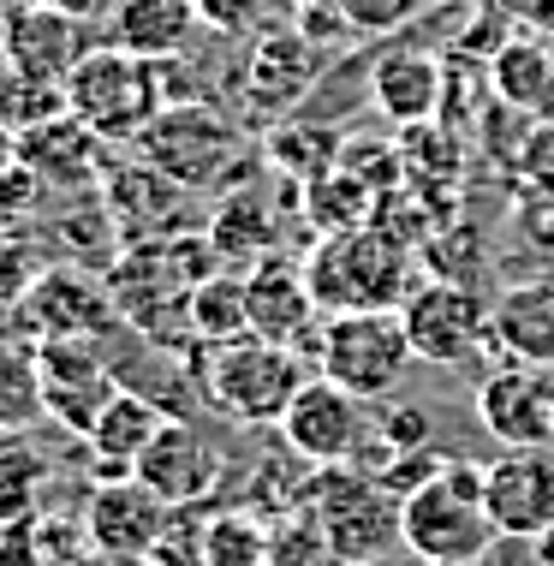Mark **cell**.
Listing matches in <instances>:
<instances>
[{
  "mask_svg": "<svg viewBox=\"0 0 554 566\" xmlns=\"http://www.w3.org/2000/svg\"><path fill=\"white\" fill-rule=\"evenodd\" d=\"M304 281L322 304L334 311H399L418 286V263L411 244L394 239L388 227H352V233H322V244L304 256Z\"/></svg>",
  "mask_w": 554,
  "mask_h": 566,
  "instance_id": "6da1fadb",
  "label": "cell"
},
{
  "mask_svg": "<svg viewBox=\"0 0 554 566\" xmlns=\"http://www.w3.org/2000/svg\"><path fill=\"white\" fill-rule=\"evenodd\" d=\"M495 537L501 531L483 507V465L448 459L424 489L399 501V543L424 566H477Z\"/></svg>",
  "mask_w": 554,
  "mask_h": 566,
  "instance_id": "7a4b0ae2",
  "label": "cell"
},
{
  "mask_svg": "<svg viewBox=\"0 0 554 566\" xmlns=\"http://www.w3.org/2000/svg\"><path fill=\"white\" fill-rule=\"evenodd\" d=\"M161 72L167 60H144V54L114 49V42H96L84 54V66L66 78V102L102 144H137L149 132V119L174 102Z\"/></svg>",
  "mask_w": 554,
  "mask_h": 566,
  "instance_id": "3957f363",
  "label": "cell"
},
{
  "mask_svg": "<svg viewBox=\"0 0 554 566\" xmlns=\"http://www.w3.org/2000/svg\"><path fill=\"white\" fill-rule=\"evenodd\" d=\"M203 400L215 411H227L233 423H281L292 394L311 381L304 358L292 346H274V340H227V346H203Z\"/></svg>",
  "mask_w": 554,
  "mask_h": 566,
  "instance_id": "277c9868",
  "label": "cell"
},
{
  "mask_svg": "<svg viewBox=\"0 0 554 566\" xmlns=\"http://www.w3.org/2000/svg\"><path fill=\"white\" fill-rule=\"evenodd\" d=\"M311 352H316V376L341 381L358 400H388L399 388V376L418 364L399 311H334V316H322Z\"/></svg>",
  "mask_w": 554,
  "mask_h": 566,
  "instance_id": "5b68a950",
  "label": "cell"
},
{
  "mask_svg": "<svg viewBox=\"0 0 554 566\" xmlns=\"http://www.w3.org/2000/svg\"><path fill=\"white\" fill-rule=\"evenodd\" d=\"M311 518L341 566H369L399 543V501L352 465H322L311 489Z\"/></svg>",
  "mask_w": 554,
  "mask_h": 566,
  "instance_id": "8992f818",
  "label": "cell"
},
{
  "mask_svg": "<svg viewBox=\"0 0 554 566\" xmlns=\"http://www.w3.org/2000/svg\"><path fill=\"white\" fill-rule=\"evenodd\" d=\"M132 149L137 161L179 179L185 191H203L239 161V126L221 108H209V102H167Z\"/></svg>",
  "mask_w": 554,
  "mask_h": 566,
  "instance_id": "52a82bcc",
  "label": "cell"
},
{
  "mask_svg": "<svg viewBox=\"0 0 554 566\" xmlns=\"http://www.w3.org/2000/svg\"><path fill=\"white\" fill-rule=\"evenodd\" d=\"M399 323L418 364H441V370H459L489 346V304L459 281H418L399 304Z\"/></svg>",
  "mask_w": 554,
  "mask_h": 566,
  "instance_id": "ba28073f",
  "label": "cell"
},
{
  "mask_svg": "<svg viewBox=\"0 0 554 566\" xmlns=\"http://www.w3.org/2000/svg\"><path fill=\"white\" fill-rule=\"evenodd\" d=\"M96 49V30L79 12L54 7V0H19L0 19V60L24 78L42 84H66L84 66V54Z\"/></svg>",
  "mask_w": 554,
  "mask_h": 566,
  "instance_id": "9c48e42d",
  "label": "cell"
},
{
  "mask_svg": "<svg viewBox=\"0 0 554 566\" xmlns=\"http://www.w3.org/2000/svg\"><path fill=\"white\" fill-rule=\"evenodd\" d=\"M369 400H358L352 388H341V381L328 376H311L299 394H292L286 418L274 423L281 430V441L299 459H311V465H352L369 436Z\"/></svg>",
  "mask_w": 554,
  "mask_h": 566,
  "instance_id": "30bf717a",
  "label": "cell"
},
{
  "mask_svg": "<svg viewBox=\"0 0 554 566\" xmlns=\"http://www.w3.org/2000/svg\"><path fill=\"white\" fill-rule=\"evenodd\" d=\"M221 478H227V453L185 418H167L156 430V441H149L132 465V483H144L149 495L174 513L209 501L215 489H221Z\"/></svg>",
  "mask_w": 554,
  "mask_h": 566,
  "instance_id": "8fae6325",
  "label": "cell"
},
{
  "mask_svg": "<svg viewBox=\"0 0 554 566\" xmlns=\"http://www.w3.org/2000/svg\"><path fill=\"white\" fill-rule=\"evenodd\" d=\"M483 507L501 537H543L554 525V448H501V459L483 465Z\"/></svg>",
  "mask_w": 554,
  "mask_h": 566,
  "instance_id": "7c38bea8",
  "label": "cell"
},
{
  "mask_svg": "<svg viewBox=\"0 0 554 566\" xmlns=\"http://www.w3.org/2000/svg\"><path fill=\"white\" fill-rule=\"evenodd\" d=\"M322 66H328L322 42H311L299 24H274L263 36H251V54L239 66V96L263 114H292L316 90Z\"/></svg>",
  "mask_w": 554,
  "mask_h": 566,
  "instance_id": "4fadbf2b",
  "label": "cell"
},
{
  "mask_svg": "<svg viewBox=\"0 0 554 566\" xmlns=\"http://www.w3.org/2000/svg\"><path fill=\"white\" fill-rule=\"evenodd\" d=\"M19 323L36 334V340H96L119 323L114 286L96 281L84 269H42L36 286H30Z\"/></svg>",
  "mask_w": 554,
  "mask_h": 566,
  "instance_id": "5bb4252c",
  "label": "cell"
},
{
  "mask_svg": "<svg viewBox=\"0 0 554 566\" xmlns=\"http://www.w3.org/2000/svg\"><path fill=\"white\" fill-rule=\"evenodd\" d=\"M36 370H42L49 418L72 436H90L102 406L119 394V376L102 364L96 340H36Z\"/></svg>",
  "mask_w": 554,
  "mask_h": 566,
  "instance_id": "9a60e30c",
  "label": "cell"
},
{
  "mask_svg": "<svg viewBox=\"0 0 554 566\" xmlns=\"http://www.w3.org/2000/svg\"><path fill=\"white\" fill-rule=\"evenodd\" d=\"M477 423H483L501 448H554L548 370L495 364V370L477 381Z\"/></svg>",
  "mask_w": 554,
  "mask_h": 566,
  "instance_id": "2e32d148",
  "label": "cell"
},
{
  "mask_svg": "<svg viewBox=\"0 0 554 566\" xmlns=\"http://www.w3.org/2000/svg\"><path fill=\"white\" fill-rule=\"evenodd\" d=\"M167 513L144 483L132 478H114V483H96L84 501V543L96 555H114V560H137L149 555L161 537H167Z\"/></svg>",
  "mask_w": 554,
  "mask_h": 566,
  "instance_id": "e0dca14e",
  "label": "cell"
},
{
  "mask_svg": "<svg viewBox=\"0 0 554 566\" xmlns=\"http://www.w3.org/2000/svg\"><path fill=\"white\" fill-rule=\"evenodd\" d=\"M244 304H251V334L274 346L299 352L304 340H316L322 328V304L304 281V263H286V256H263L244 274Z\"/></svg>",
  "mask_w": 554,
  "mask_h": 566,
  "instance_id": "ac0fdd59",
  "label": "cell"
},
{
  "mask_svg": "<svg viewBox=\"0 0 554 566\" xmlns=\"http://www.w3.org/2000/svg\"><path fill=\"white\" fill-rule=\"evenodd\" d=\"M489 352L501 364L554 370V281H519L489 304Z\"/></svg>",
  "mask_w": 554,
  "mask_h": 566,
  "instance_id": "d6986e66",
  "label": "cell"
},
{
  "mask_svg": "<svg viewBox=\"0 0 554 566\" xmlns=\"http://www.w3.org/2000/svg\"><path fill=\"white\" fill-rule=\"evenodd\" d=\"M107 216L126 227L132 239H137V227H144V239H174L185 233V186L149 161L114 167L107 174Z\"/></svg>",
  "mask_w": 554,
  "mask_h": 566,
  "instance_id": "ffe728a7",
  "label": "cell"
},
{
  "mask_svg": "<svg viewBox=\"0 0 554 566\" xmlns=\"http://www.w3.org/2000/svg\"><path fill=\"white\" fill-rule=\"evenodd\" d=\"M197 7L191 0H114L107 7V42L144 60H179L197 36Z\"/></svg>",
  "mask_w": 554,
  "mask_h": 566,
  "instance_id": "44dd1931",
  "label": "cell"
},
{
  "mask_svg": "<svg viewBox=\"0 0 554 566\" xmlns=\"http://www.w3.org/2000/svg\"><path fill=\"white\" fill-rule=\"evenodd\" d=\"M369 96H376V108L388 114L394 126H424V119H436V108H441L436 54H424V49L381 54L376 72H369Z\"/></svg>",
  "mask_w": 554,
  "mask_h": 566,
  "instance_id": "7402d4cb",
  "label": "cell"
},
{
  "mask_svg": "<svg viewBox=\"0 0 554 566\" xmlns=\"http://www.w3.org/2000/svg\"><path fill=\"white\" fill-rule=\"evenodd\" d=\"M12 144H19V156H12V161H24L30 174L49 179V186H66V179H90V174H96V149H102V137L66 108L60 119H49V126L19 132Z\"/></svg>",
  "mask_w": 554,
  "mask_h": 566,
  "instance_id": "603a6c76",
  "label": "cell"
},
{
  "mask_svg": "<svg viewBox=\"0 0 554 566\" xmlns=\"http://www.w3.org/2000/svg\"><path fill=\"white\" fill-rule=\"evenodd\" d=\"M167 423V411L156 400H144V394H132V388H119L114 400L102 406V418L90 423V453L102 459L114 478H132V465H137V453L156 441V430Z\"/></svg>",
  "mask_w": 554,
  "mask_h": 566,
  "instance_id": "cb8c5ba5",
  "label": "cell"
},
{
  "mask_svg": "<svg viewBox=\"0 0 554 566\" xmlns=\"http://www.w3.org/2000/svg\"><path fill=\"white\" fill-rule=\"evenodd\" d=\"M209 244L221 251V263H263V256H274L281 227L269 216V197H257V191L227 197L209 221Z\"/></svg>",
  "mask_w": 554,
  "mask_h": 566,
  "instance_id": "d4e9b609",
  "label": "cell"
},
{
  "mask_svg": "<svg viewBox=\"0 0 554 566\" xmlns=\"http://www.w3.org/2000/svg\"><path fill=\"white\" fill-rule=\"evenodd\" d=\"M42 418H49V400H42L36 346L0 340V436H24Z\"/></svg>",
  "mask_w": 554,
  "mask_h": 566,
  "instance_id": "484cf974",
  "label": "cell"
},
{
  "mask_svg": "<svg viewBox=\"0 0 554 566\" xmlns=\"http://www.w3.org/2000/svg\"><path fill=\"white\" fill-rule=\"evenodd\" d=\"M191 334L203 346H227L251 334V304H244V274L215 269L203 286L191 293Z\"/></svg>",
  "mask_w": 554,
  "mask_h": 566,
  "instance_id": "4316f807",
  "label": "cell"
},
{
  "mask_svg": "<svg viewBox=\"0 0 554 566\" xmlns=\"http://www.w3.org/2000/svg\"><path fill=\"white\" fill-rule=\"evenodd\" d=\"M495 90L513 108H548V96H554V54H548V42H506V49L495 54Z\"/></svg>",
  "mask_w": 554,
  "mask_h": 566,
  "instance_id": "83f0119b",
  "label": "cell"
},
{
  "mask_svg": "<svg viewBox=\"0 0 554 566\" xmlns=\"http://www.w3.org/2000/svg\"><path fill=\"white\" fill-rule=\"evenodd\" d=\"M197 543H203V566H269L274 555V537L257 513H215L203 518Z\"/></svg>",
  "mask_w": 554,
  "mask_h": 566,
  "instance_id": "f1b7e54d",
  "label": "cell"
},
{
  "mask_svg": "<svg viewBox=\"0 0 554 566\" xmlns=\"http://www.w3.org/2000/svg\"><path fill=\"white\" fill-rule=\"evenodd\" d=\"M341 156H346V144L334 132H322V126H281L269 137V161L274 167H292V186H311V179H322V174H334L341 167Z\"/></svg>",
  "mask_w": 554,
  "mask_h": 566,
  "instance_id": "f546056e",
  "label": "cell"
},
{
  "mask_svg": "<svg viewBox=\"0 0 554 566\" xmlns=\"http://www.w3.org/2000/svg\"><path fill=\"white\" fill-rule=\"evenodd\" d=\"M72 102H66V84H42V78H24V72L0 66V126L12 137L30 132V126H49L60 119Z\"/></svg>",
  "mask_w": 554,
  "mask_h": 566,
  "instance_id": "4dcf8cb0",
  "label": "cell"
},
{
  "mask_svg": "<svg viewBox=\"0 0 554 566\" xmlns=\"http://www.w3.org/2000/svg\"><path fill=\"white\" fill-rule=\"evenodd\" d=\"M42 483H49V459L12 436L7 448H0V525L36 513L42 507Z\"/></svg>",
  "mask_w": 554,
  "mask_h": 566,
  "instance_id": "1f68e13d",
  "label": "cell"
},
{
  "mask_svg": "<svg viewBox=\"0 0 554 566\" xmlns=\"http://www.w3.org/2000/svg\"><path fill=\"white\" fill-rule=\"evenodd\" d=\"M197 19L209 30H221V36H263V30L281 24V12L292 0H191Z\"/></svg>",
  "mask_w": 554,
  "mask_h": 566,
  "instance_id": "d6a6232c",
  "label": "cell"
},
{
  "mask_svg": "<svg viewBox=\"0 0 554 566\" xmlns=\"http://www.w3.org/2000/svg\"><path fill=\"white\" fill-rule=\"evenodd\" d=\"M36 251L19 239V233H0V323H19V311H24V298H30V286H36Z\"/></svg>",
  "mask_w": 554,
  "mask_h": 566,
  "instance_id": "836d02e7",
  "label": "cell"
},
{
  "mask_svg": "<svg viewBox=\"0 0 554 566\" xmlns=\"http://www.w3.org/2000/svg\"><path fill=\"white\" fill-rule=\"evenodd\" d=\"M334 7L346 12V24L358 36H381V30H399L406 19H418L424 0H334Z\"/></svg>",
  "mask_w": 554,
  "mask_h": 566,
  "instance_id": "e575fe53",
  "label": "cell"
},
{
  "mask_svg": "<svg viewBox=\"0 0 554 566\" xmlns=\"http://www.w3.org/2000/svg\"><path fill=\"white\" fill-rule=\"evenodd\" d=\"M0 566H49V537H42V513L7 518L0 525Z\"/></svg>",
  "mask_w": 554,
  "mask_h": 566,
  "instance_id": "d590c367",
  "label": "cell"
},
{
  "mask_svg": "<svg viewBox=\"0 0 554 566\" xmlns=\"http://www.w3.org/2000/svg\"><path fill=\"white\" fill-rule=\"evenodd\" d=\"M381 436L394 441V453H418V448H429V418L411 406H394L388 418H381Z\"/></svg>",
  "mask_w": 554,
  "mask_h": 566,
  "instance_id": "8d00e7d4",
  "label": "cell"
},
{
  "mask_svg": "<svg viewBox=\"0 0 554 566\" xmlns=\"http://www.w3.org/2000/svg\"><path fill=\"white\" fill-rule=\"evenodd\" d=\"M531 560H536V566H554V525H548L543 537L531 543Z\"/></svg>",
  "mask_w": 554,
  "mask_h": 566,
  "instance_id": "74e56055",
  "label": "cell"
},
{
  "mask_svg": "<svg viewBox=\"0 0 554 566\" xmlns=\"http://www.w3.org/2000/svg\"><path fill=\"white\" fill-rule=\"evenodd\" d=\"M548 411H554V370H548Z\"/></svg>",
  "mask_w": 554,
  "mask_h": 566,
  "instance_id": "f35d334b",
  "label": "cell"
}]
</instances>
